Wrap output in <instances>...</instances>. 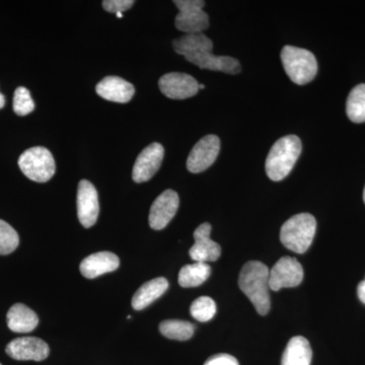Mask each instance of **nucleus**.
Instances as JSON below:
<instances>
[{
	"instance_id": "obj_7",
	"label": "nucleus",
	"mask_w": 365,
	"mask_h": 365,
	"mask_svg": "<svg viewBox=\"0 0 365 365\" xmlns=\"http://www.w3.org/2000/svg\"><path fill=\"white\" fill-rule=\"evenodd\" d=\"M304 279V269L299 261L285 256L278 260L269 274V285L274 292L299 287Z\"/></svg>"
},
{
	"instance_id": "obj_13",
	"label": "nucleus",
	"mask_w": 365,
	"mask_h": 365,
	"mask_svg": "<svg viewBox=\"0 0 365 365\" xmlns=\"http://www.w3.org/2000/svg\"><path fill=\"white\" fill-rule=\"evenodd\" d=\"M100 212L97 189L91 182H79L78 190V215L79 222L86 228L97 222Z\"/></svg>"
},
{
	"instance_id": "obj_5",
	"label": "nucleus",
	"mask_w": 365,
	"mask_h": 365,
	"mask_svg": "<svg viewBox=\"0 0 365 365\" xmlns=\"http://www.w3.org/2000/svg\"><path fill=\"white\" fill-rule=\"evenodd\" d=\"M19 167L26 178L37 182L49 181L56 170L52 153L42 146L29 148L21 153Z\"/></svg>"
},
{
	"instance_id": "obj_17",
	"label": "nucleus",
	"mask_w": 365,
	"mask_h": 365,
	"mask_svg": "<svg viewBox=\"0 0 365 365\" xmlns=\"http://www.w3.org/2000/svg\"><path fill=\"white\" fill-rule=\"evenodd\" d=\"M185 59L194 66L208 71L225 72L228 74H237L242 71L239 60L230 56H215L212 52L188 55L185 56Z\"/></svg>"
},
{
	"instance_id": "obj_21",
	"label": "nucleus",
	"mask_w": 365,
	"mask_h": 365,
	"mask_svg": "<svg viewBox=\"0 0 365 365\" xmlns=\"http://www.w3.org/2000/svg\"><path fill=\"white\" fill-rule=\"evenodd\" d=\"M173 47L178 54L182 56L212 52L213 43L207 36L200 34H185L179 39L173 41Z\"/></svg>"
},
{
	"instance_id": "obj_6",
	"label": "nucleus",
	"mask_w": 365,
	"mask_h": 365,
	"mask_svg": "<svg viewBox=\"0 0 365 365\" xmlns=\"http://www.w3.org/2000/svg\"><path fill=\"white\" fill-rule=\"evenodd\" d=\"M180 13L177 14L175 26L185 34H200L207 30L208 14L203 11L205 1L202 0H175Z\"/></svg>"
},
{
	"instance_id": "obj_18",
	"label": "nucleus",
	"mask_w": 365,
	"mask_h": 365,
	"mask_svg": "<svg viewBox=\"0 0 365 365\" xmlns=\"http://www.w3.org/2000/svg\"><path fill=\"white\" fill-rule=\"evenodd\" d=\"M7 327L14 333H30L37 328L39 318L30 307L16 304L9 309L6 316Z\"/></svg>"
},
{
	"instance_id": "obj_16",
	"label": "nucleus",
	"mask_w": 365,
	"mask_h": 365,
	"mask_svg": "<svg viewBox=\"0 0 365 365\" xmlns=\"http://www.w3.org/2000/svg\"><path fill=\"white\" fill-rule=\"evenodd\" d=\"M120 266L117 255L111 252H98L86 257L79 266L81 273L88 279H93L106 273L116 271Z\"/></svg>"
},
{
	"instance_id": "obj_24",
	"label": "nucleus",
	"mask_w": 365,
	"mask_h": 365,
	"mask_svg": "<svg viewBox=\"0 0 365 365\" xmlns=\"http://www.w3.org/2000/svg\"><path fill=\"white\" fill-rule=\"evenodd\" d=\"M160 331L169 339L186 341L194 335L195 327L193 324L181 319H167L160 323Z\"/></svg>"
},
{
	"instance_id": "obj_25",
	"label": "nucleus",
	"mask_w": 365,
	"mask_h": 365,
	"mask_svg": "<svg viewBox=\"0 0 365 365\" xmlns=\"http://www.w3.org/2000/svg\"><path fill=\"white\" fill-rule=\"evenodd\" d=\"M20 245V237L13 227L0 220V255L13 253Z\"/></svg>"
},
{
	"instance_id": "obj_35",
	"label": "nucleus",
	"mask_w": 365,
	"mask_h": 365,
	"mask_svg": "<svg viewBox=\"0 0 365 365\" xmlns=\"http://www.w3.org/2000/svg\"><path fill=\"white\" fill-rule=\"evenodd\" d=\"M0 365H2L1 364H0Z\"/></svg>"
},
{
	"instance_id": "obj_30",
	"label": "nucleus",
	"mask_w": 365,
	"mask_h": 365,
	"mask_svg": "<svg viewBox=\"0 0 365 365\" xmlns=\"http://www.w3.org/2000/svg\"><path fill=\"white\" fill-rule=\"evenodd\" d=\"M357 294H359L360 302L365 304V279L359 283V287H357Z\"/></svg>"
},
{
	"instance_id": "obj_2",
	"label": "nucleus",
	"mask_w": 365,
	"mask_h": 365,
	"mask_svg": "<svg viewBox=\"0 0 365 365\" xmlns=\"http://www.w3.org/2000/svg\"><path fill=\"white\" fill-rule=\"evenodd\" d=\"M302 148V141L297 136L287 135L278 139L266 160V173L269 179L279 182L287 178L299 160Z\"/></svg>"
},
{
	"instance_id": "obj_32",
	"label": "nucleus",
	"mask_w": 365,
	"mask_h": 365,
	"mask_svg": "<svg viewBox=\"0 0 365 365\" xmlns=\"http://www.w3.org/2000/svg\"><path fill=\"white\" fill-rule=\"evenodd\" d=\"M117 18H123V14L119 13L116 14Z\"/></svg>"
},
{
	"instance_id": "obj_33",
	"label": "nucleus",
	"mask_w": 365,
	"mask_h": 365,
	"mask_svg": "<svg viewBox=\"0 0 365 365\" xmlns=\"http://www.w3.org/2000/svg\"><path fill=\"white\" fill-rule=\"evenodd\" d=\"M203 88H205V86H204V85H199V90H203Z\"/></svg>"
},
{
	"instance_id": "obj_4",
	"label": "nucleus",
	"mask_w": 365,
	"mask_h": 365,
	"mask_svg": "<svg viewBox=\"0 0 365 365\" xmlns=\"http://www.w3.org/2000/svg\"><path fill=\"white\" fill-rule=\"evenodd\" d=\"M280 56L288 78L295 85H307L316 78L318 62L313 53L309 50L294 46H285Z\"/></svg>"
},
{
	"instance_id": "obj_10",
	"label": "nucleus",
	"mask_w": 365,
	"mask_h": 365,
	"mask_svg": "<svg viewBox=\"0 0 365 365\" xmlns=\"http://www.w3.org/2000/svg\"><path fill=\"white\" fill-rule=\"evenodd\" d=\"M165 150L160 143H153L141 151L136 158L132 170V179L135 182L150 181L162 165Z\"/></svg>"
},
{
	"instance_id": "obj_31",
	"label": "nucleus",
	"mask_w": 365,
	"mask_h": 365,
	"mask_svg": "<svg viewBox=\"0 0 365 365\" xmlns=\"http://www.w3.org/2000/svg\"><path fill=\"white\" fill-rule=\"evenodd\" d=\"M4 106H6V98H4V96L0 93V109H2Z\"/></svg>"
},
{
	"instance_id": "obj_29",
	"label": "nucleus",
	"mask_w": 365,
	"mask_h": 365,
	"mask_svg": "<svg viewBox=\"0 0 365 365\" xmlns=\"http://www.w3.org/2000/svg\"><path fill=\"white\" fill-rule=\"evenodd\" d=\"M204 365H239V361L230 354H216L211 356Z\"/></svg>"
},
{
	"instance_id": "obj_15",
	"label": "nucleus",
	"mask_w": 365,
	"mask_h": 365,
	"mask_svg": "<svg viewBox=\"0 0 365 365\" xmlns=\"http://www.w3.org/2000/svg\"><path fill=\"white\" fill-rule=\"evenodd\" d=\"M96 91L100 97L110 102L128 103L135 93L132 83L118 76H107L96 86Z\"/></svg>"
},
{
	"instance_id": "obj_11",
	"label": "nucleus",
	"mask_w": 365,
	"mask_h": 365,
	"mask_svg": "<svg viewBox=\"0 0 365 365\" xmlns=\"http://www.w3.org/2000/svg\"><path fill=\"white\" fill-rule=\"evenodd\" d=\"M179 195L174 190H165L153 203L150 212V225L153 230H162L176 215L179 209Z\"/></svg>"
},
{
	"instance_id": "obj_20",
	"label": "nucleus",
	"mask_w": 365,
	"mask_h": 365,
	"mask_svg": "<svg viewBox=\"0 0 365 365\" xmlns=\"http://www.w3.org/2000/svg\"><path fill=\"white\" fill-rule=\"evenodd\" d=\"M313 351L309 341L302 336L292 338L283 352L281 365H311Z\"/></svg>"
},
{
	"instance_id": "obj_9",
	"label": "nucleus",
	"mask_w": 365,
	"mask_h": 365,
	"mask_svg": "<svg viewBox=\"0 0 365 365\" xmlns=\"http://www.w3.org/2000/svg\"><path fill=\"white\" fill-rule=\"evenodd\" d=\"M158 86L165 97L173 100H185L198 93L199 83L193 76L181 72L165 74L158 81Z\"/></svg>"
},
{
	"instance_id": "obj_1",
	"label": "nucleus",
	"mask_w": 365,
	"mask_h": 365,
	"mask_svg": "<svg viewBox=\"0 0 365 365\" xmlns=\"http://www.w3.org/2000/svg\"><path fill=\"white\" fill-rule=\"evenodd\" d=\"M270 271L265 264L259 261H250L242 266L239 276V287L249 297L257 313L265 316L270 311Z\"/></svg>"
},
{
	"instance_id": "obj_22",
	"label": "nucleus",
	"mask_w": 365,
	"mask_h": 365,
	"mask_svg": "<svg viewBox=\"0 0 365 365\" xmlns=\"http://www.w3.org/2000/svg\"><path fill=\"white\" fill-rule=\"evenodd\" d=\"M211 268L207 263L194 262L181 269L179 273V283L182 287H197L202 284L210 276Z\"/></svg>"
},
{
	"instance_id": "obj_26",
	"label": "nucleus",
	"mask_w": 365,
	"mask_h": 365,
	"mask_svg": "<svg viewBox=\"0 0 365 365\" xmlns=\"http://www.w3.org/2000/svg\"><path fill=\"white\" fill-rule=\"evenodd\" d=\"M192 317L199 322L210 321L216 314V304L215 300L208 297H200L194 300L191 309Z\"/></svg>"
},
{
	"instance_id": "obj_12",
	"label": "nucleus",
	"mask_w": 365,
	"mask_h": 365,
	"mask_svg": "<svg viewBox=\"0 0 365 365\" xmlns=\"http://www.w3.org/2000/svg\"><path fill=\"white\" fill-rule=\"evenodd\" d=\"M6 352L9 357L16 360L42 361L49 356L50 349L47 343L40 338L21 337L9 342Z\"/></svg>"
},
{
	"instance_id": "obj_19",
	"label": "nucleus",
	"mask_w": 365,
	"mask_h": 365,
	"mask_svg": "<svg viewBox=\"0 0 365 365\" xmlns=\"http://www.w3.org/2000/svg\"><path fill=\"white\" fill-rule=\"evenodd\" d=\"M168 288H169V281L163 277L155 278L144 283L134 294L132 299V307L136 311L145 309L155 300L160 299L167 292Z\"/></svg>"
},
{
	"instance_id": "obj_34",
	"label": "nucleus",
	"mask_w": 365,
	"mask_h": 365,
	"mask_svg": "<svg viewBox=\"0 0 365 365\" xmlns=\"http://www.w3.org/2000/svg\"><path fill=\"white\" fill-rule=\"evenodd\" d=\"M364 203H365V188H364Z\"/></svg>"
},
{
	"instance_id": "obj_3",
	"label": "nucleus",
	"mask_w": 365,
	"mask_h": 365,
	"mask_svg": "<svg viewBox=\"0 0 365 365\" xmlns=\"http://www.w3.org/2000/svg\"><path fill=\"white\" fill-rule=\"evenodd\" d=\"M316 218L309 213H299L284 222L280 230L283 246L297 254L306 253L316 235Z\"/></svg>"
},
{
	"instance_id": "obj_23",
	"label": "nucleus",
	"mask_w": 365,
	"mask_h": 365,
	"mask_svg": "<svg viewBox=\"0 0 365 365\" xmlns=\"http://www.w3.org/2000/svg\"><path fill=\"white\" fill-rule=\"evenodd\" d=\"M347 116L354 123L365 122V83L355 86L346 103Z\"/></svg>"
},
{
	"instance_id": "obj_27",
	"label": "nucleus",
	"mask_w": 365,
	"mask_h": 365,
	"mask_svg": "<svg viewBox=\"0 0 365 365\" xmlns=\"http://www.w3.org/2000/svg\"><path fill=\"white\" fill-rule=\"evenodd\" d=\"M35 109V103L28 88L20 86L14 91V111L19 116H26Z\"/></svg>"
},
{
	"instance_id": "obj_8",
	"label": "nucleus",
	"mask_w": 365,
	"mask_h": 365,
	"mask_svg": "<svg viewBox=\"0 0 365 365\" xmlns=\"http://www.w3.org/2000/svg\"><path fill=\"white\" fill-rule=\"evenodd\" d=\"M220 137L209 134L195 144L187 160V169L190 173L199 174L210 168L220 155Z\"/></svg>"
},
{
	"instance_id": "obj_28",
	"label": "nucleus",
	"mask_w": 365,
	"mask_h": 365,
	"mask_svg": "<svg viewBox=\"0 0 365 365\" xmlns=\"http://www.w3.org/2000/svg\"><path fill=\"white\" fill-rule=\"evenodd\" d=\"M135 4L134 0H105L103 1V7L108 13L119 14L128 11Z\"/></svg>"
},
{
	"instance_id": "obj_14",
	"label": "nucleus",
	"mask_w": 365,
	"mask_h": 365,
	"mask_svg": "<svg viewBox=\"0 0 365 365\" xmlns=\"http://www.w3.org/2000/svg\"><path fill=\"white\" fill-rule=\"evenodd\" d=\"M211 225L205 222L199 225L194 232L193 246L190 249L189 255L194 262L207 263L220 259L222 248L210 239Z\"/></svg>"
}]
</instances>
